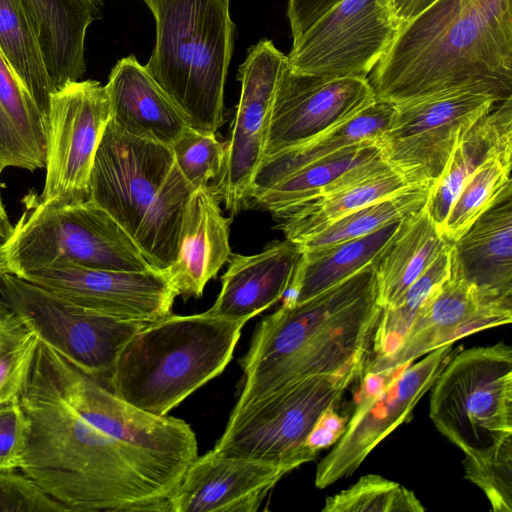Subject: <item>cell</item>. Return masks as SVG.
I'll return each instance as SVG.
<instances>
[{"instance_id": "cell-1", "label": "cell", "mask_w": 512, "mask_h": 512, "mask_svg": "<svg viewBox=\"0 0 512 512\" xmlns=\"http://www.w3.org/2000/svg\"><path fill=\"white\" fill-rule=\"evenodd\" d=\"M19 401L28 421L19 470L65 511L169 512L180 479L84 416L60 384L40 340Z\"/></svg>"}, {"instance_id": "cell-2", "label": "cell", "mask_w": 512, "mask_h": 512, "mask_svg": "<svg viewBox=\"0 0 512 512\" xmlns=\"http://www.w3.org/2000/svg\"><path fill=\"white\" fill-rule=\"evenodd\" d=\"M394 105L457 91L512 98V0H437L401 25L368 76Z\"/></svg>"}, {"instance_id": "cell-3", "label": "cell", "mask_w": 512, "mask_h": 512, "mask_svg": "<svg viewBox=\"0 0 512 512\" xmlns=\"http://www.w3.org/2000/svg\"><path fill=\"white\" fill-rule=\"evenodd\" d=\"M381 310L373 263L307 301H285L257 325L240 360L234 409L309 377L360 379Z\"/></svg>"}, {"instance_id": "cell-4", "label": "cell", "mask_w": 512, "mask_h": 512, "mask_svg": "<svg viewBox=\"0 0 512 512\" xmlns=\"http://www.w3.org/2000/svg\"><path fill=\"white\" fill-rule=\"evenodd\" d=\"M194 190L169 146L131 136L109 119L93 162L89 200L128 233L152 268L164 272L175 260Z\"/></svg>"}, {"instance_id": "cell-5", "label": "cell", "mask_w": 512, "mask_h": 512, "mask_svg": "<svg viewBox=\"0 0 512 512\" xmlns=\"http://www.w3.org/2000/svg\"><path fill=\"white\" fill-rule=\"evenodd\" d=\"M248 321L206 311L149 322L125 344L106 385L137 408L166 416L224 371Z\"/></svg>"}, {"instance_id": "cell-6", "label": "cell", "mask_w": 512, "mask_h": 512, "mask_svg": "<svg viewBox=\"0 0 512 512\" xmlns=\"http://www.w3.org/2000/svg\"><path fill=\"white\" fill-rule=\"evenodd\" d=\"M156 41L145 65L189 127L215 134L224 121V88L235 25L230 0H143Z\"/></svg>"}, {"instance_id": "cell-7", "label": "cell", "mask_w": 512, "mask_h": 512, "mask_svg": "<svg viewBox=\"0 0 512 512\" xmlns=\"http://www.w3.org/2000/svg\"><path fill=\"white\" fill-rule=\"evenodd\" d=\"M2 249L7 273L19 277L60 264L154 269L128 233L91 200L60 207L32 202Z\"/></svg>"}, {"instance_id": "cell-8", "label": "cell", "mask_w": 512, "mask_h": 512, "mask_svg": "<svg viewBox=\"0 0 512 512\" xmlns=\"http://www.w3.org/2000/svg\"><path fill=\"white\" fill-rule=\"evenodd\" d=\"M430 390V419L463 453L512 434L509 345L500 342L453 354Z\"/></svg>"}, {"instance_id": "cell-9", "label": "cell", "mask_w": 512, "mask_h": 512, "mask_svg": "<svg viewBox=\"0 0 512 512\" xmlns=\"http://www.w3.org/2000/svg\"><path fill=\"white\" fill-rule=\"evenodd\" d=\"M354 376L302 379L233 409L214 452L275 463L290 471L313 461L304 442L321 413L336 407Z\"/></svg>"}, {"instance_id": "cell-10", "label": "cell", "mask_w": 512, "mask_h": 512, "mask_svg": "<svg viewBox=\"0 0 512 512\" xmlns=\"http://www.w3.org/2000/svg\"><path fill=\"white\" fill-rule=\"evenodd\" d=\"M453 354V344H447L393 370L364 371L344 433L317 465L316 487L324 489L352 475L382 440L408 421Z\"/></svg>"}, {"instance_id": "cell-11", "label": "cell", "mask_w": 512, "mask_h": 512, "mask_svg": "<svg viewBox=\"0 0 512 512\" xmlns=\"http://www.w3.org/2000/svg\"><path fill=\"white\" fill-rule=\"evenodd\" d=\"M0 295L40 340L105 384L125 344L149 323L88 309L10 273L1 279Z\"/></svg>"}, {"instance_id": "cell-12", "label": "cell", "mask_w": 512, "mask_h": 512, "mask_svg": "<svg viewBox=\"0 0 512 512\" xmlns=\"http://www.w3.org/2000/svg\"><path fill=\"white\" fill-rule=\"evenodd\" d=\"M43 345L60 384L84 416L122 445L181 480L198 457L196 435L189 424L137 408L50 345Z\"/></svg>"}, {"instance_id": "cell-13", "label": "cell", "mask_w": 512, "mask_h": 512, "mask_svg": "<svg viewBox=\"0 0 512 512\" xmlns=\"http://www.w3.org/2000/svg\"><path fill=\"white\" fill-rule=\"evenodd\" d=\"M496 103L483 93L457 91L397 104L377 145L409 186H431L460 139Z\"/></svg>"}, {"instance_id": "cell-14", "label": "cell", "mask_w": 512, "mask_h": 512, "mask_svg": "<svg viewBox=\"0 0 512 512\" xmlns=\"http://www.w3.org/2000/svg\"><path fill=\"white\" fill-rule=\"evenodd\" d=\"M109 119L106 89L96 80L72 81L51 94L40 204L60 207L89 200L93 162Z\"/></svg>"}, {"instance_id": "cell-15", "label": "cell", "mask_w": 512, "mask_h": 512, "mask_svg": "<svg viewBox=\"0 0 512 512\" xmlns=\"http://www.w3.org/2000/svg\"><path fill=\"white\" fill-rule=\"evenodd\" d=\"M399 27L391 0H340L293 40L288 66L320 77L368 79Z\"/></svg>"}, {"instance_id": "cell-16", "label": "cell", "mask_w": 512, "mask_h": 512, "mask_svg": "<svg viewBox=\"0 0 512 512\" xmlns=\"http://www.w3.org/2000/svg\"><path fill=\"white\" fill-rule=\"evenodd\" d=\"M287 66V55L271 40L263 39L249 48L238 69L240 99L225 146L224 164L212 188L231 213L246 208L252 200L275 93Z\"/></svg>"}, {"instance_id": "cell-17", "label": "cell", "mask_w": 512, "mask_h": 512, "mask_svg": "<svg viewBox=\"0 0 512 512\" xmlns=\"http://www.w3.org/2000/svg\"><path fill=\"white\" fill-rule=\"evenodd\" d=\"M375 99L368 79L320 77L287 66L275 93L262 159L324 135Z\"/></svg>"}, {"instance_id": "cell-18", "label": "cell", "mask_w": 512, "mask_h": 512, "mask_svg": "<svg viewBox=\"0 0 512 512\" xmlns=\"http://www.w3.org/2000/svg\"><path fill=\"white\" fill-rule=\"evenodd\" d=\"M20 277L88 309L136 321L153 322L171 315L177 297L166 274L156 269L120 271L60 264Z\"/></svg>"}, {"instance_id": "cell-19", "label": "cell", "mask_w": 512, "mask_h": 512, "mask_svg": "<svg viewBox=\"0 0 512 512\" xmlns=\"http://www.w3.org/2000/svg\"><path fill=\"white\" fill-rule=\"evenodd\" d=\"M511 320L512 300L485 298L475 286L450 271L427 297L397 351L385 360L366 363L364 371L393 370L441 346Z\"/></svg>"}, {"instance_id": "cell-20", "label": "cell", "mask_w": 512, "mask_h": 512, "mask_svg": "<svg viewBox=\"0 0 512 512\" xmlns=\"http://www.w3.org/2000/svg\"><path fill=\"white\" fill-rule=\"evenodd\" d=\"M289 472L275 463L210 450L185 471L169 498V512H255Z\"/></svg>"}, {"instance_id": "cell-21", "label": "cell", "mask_w": 512, "mask_h": 512, "mask_svg": "<svg viewBox=\"0 0 512 512\" xmlns=\"http://www.w3.org/2000/svg\"><path fill=\"white\" fill-rule=\"evenodd\" d=\"M230 219L209 186L196 188L184 209L176 257L164 271L176 296L200 297L229 260Z\"/></svg>"}, {"instance_id": "cell-22", "label": "cell", "mask_w": 512, "mask_h": 512, "mask_svg": "<svg viewBox=\"0 0 512 512\" xmlns=\"http://www.w3.org/2000/svg\"><path fill=\"white\" fill-rule=\"evenodd\" d=\"M110 120L127 134L171 147L188 124L145 65L120 59L105 85Z\"/></svg>"}, {"instance_id": "cell-23", "label": "cell", "mask_w": 512, "mask_h": 512, "mask_svg": "<svg viewBox=\"0 0 512 512\" xmlns=\"http://www.w3.org/2000/svg\"><path fill=\"white\" fill-rule=\"evenodd\" d=\"M302 256L289 240L277 241L254 255H233L209 313L250 320L277 303L291 286Z\"/></svg>"}, {"instance_id": "cell-24", "label": "cell", "mask_w": 512, "mask_h": 512, "mask_svg": "<svg viewBox=\"0 0 512 512\" xmlns=\"http://www.w3.org/2000/svg\"><path fill=\"white\" fill-rule=\"evenodd\" d=\"M451 272L485 298L512 300V191L451 243Z\"/></svg>"}, {"instance_id": "cell-25", "label": "cell", "mask_w": 512, "mask_h": 512, "mask_svg": "<svg viewBox=\"0 0 512 512\" xmlns=\"http://www.w3.org/2000/svg\"><path fill=\"white\" fill-rule=\"evenodd\" d=\"M54 91L85 73V39L103 0H24Z\"/></svg>"}, {"instance_id": "cell-26", "label": "cell", "mask_w": 512, "mask_h": 512, "mask_svg": "<svg viewBox=\"0 0 512 512\" xmlns=\"http://www.w3.org/2000/svg\"><path fill=\"white\" fill-rule=\"evenodd\" d=\"M502 154H512V98L496 103L466 132L430 186L425 207L440 232L466 181L486 160Z\"/></svg>"}, {"instance_id": "cell-27", "label": "cell", "mask_w": 512, "mask_h": 512, "mask_svg": "<svg viewBox=\"0 0 512 512\" xmlns=\"http://www.w3.org/2000/svg\"><path fill=\"white\" fill-rule=\"evenodd\" d=\"M448 243L425 206L403 218L394 237L373 262L378 304L382 308L393 305Z\"/></svg>"}, {"instance_id": "cell-28", "label": "cell", "mask_w": 512, "mask_h": 512, "mask_svg": "<svg viewBox=\"0 0 512 512\" xmlns=\"http://www.w3.org/2000/svg\"><path fill=\"white\" fill-rule=\"evenodd\" d=\"M395 105L375 99L356 116L337 128L294 147L262 159L253 180L252 200L298 169L343 148L375 142L390 127Z\"/></svg>"}, {"instance_id": "cell-29", "label": "cell", "mask_w": 512, "mask_h": 512, "mask_svg": "<svg viewBox=\"0 0 512 512\" xmlns=\"http://www.w3.org/2000/svg\"><path fill=\"white\" fill-rule=\"evenodd\" d=\"M402 219L389 222L380 229L358 238L323 248L302 250L285 300L298 304L341 283L372 264L389 244Z\"/></svg>"}, {"instance_id": "cell-30", "label": "cell", "mask_w": 512, "mask_h": 512, "mask_svg": "<svg viewBox=\"0 0 512 512\" xmlns=\"http://www.w3.org/2000/svg\"><path fill=\"white\" fill-rule=\"evenodd\" d=\"M46 120L0 52V176L45 168Z\"/></svg>"}, {"instance_id": "cell-31", "label": "cell", "mask_w": 512, "mask_h": 512, "mask_svg": "<svg viewBox=\"0 0 512 512\" xmlns=\"http://www.w3.org/2000/svg\"><path fill=\"white\" fill-rule=\"evenodd\" d=\"M409 186L390 166L342 185L289 211L281 228L300 245L352 211Z\"/></svg>"}, {"instance_id": "cell-32", "label": "cell", "mask_w": 512, "mask_h": 512, "mask_svg": "<svg viewBox=\"0 0 512 512\" xmlns=\"http://www.w3.org/2000/svg\"><path fill=\"white\" fill-rule=\"evenodd\" d=\"M382 155L375 142L343 148L287 175L254 201L277 217L340 186L352 169Z\"/></svg>"}, {"instance_id": "cell-33", "label": "cell", "mask_w": 512, "mask_h": 512, "mask_svg": "<svg viewBox=\"0 0 512 512\" xmlns=\"http://www.w3.org/2000/svg\"><path fill=\"white\" fill-rule=\"evenodd\" d=\"M0 52L46 120L54 88L24 0H0Z\"/></svg>"}, {"instance_id": "cell-34", "label": "cell", "mask_w": 512, "mask_h": 512, "mask_svg": "<svg viewBox=\"0 0 512 512\" xmlns=\"http://www.w3.org/2000/svg\"><path fill=\"white\" fill-rule=\"evenodd\" d=\"M430 186H407L343 216L300 245L313 250L368 235L389 222L403 219L426 205Z\"/></svg>"}, {"instance_id": "cell-35", "label": "cell", "mask_w": 512, "mask_h": 512, "mask_svg": "<svg viewBox=\"0 0 512 512\" xmlns=\"http://www.w3.org/2000/svg\"><path fill=\"white\" fill-rule=\"evenodd\" d=\"M450 271L451 243H448L432 265L393 305L382 308L367 363L385 360L397 351L427 297L449 276Z\"/></svg>"}, {"instance_id": "cell-36", "label": "cell", "mask_w": 512, "mask_h": 512, "mask_svg": "<svg viewBox=\"0 0 512 512\" xmlns=\"http://www.w3.org/2000/svg\"><path fill=\"white\" fill-rule=\"evenodd\" d=\"M511 157L512 154H502L489 158L466 181L441 229L448 242L457 241L481 215L512 191Z\"/></svg>"}, {"instance_id": "cell-37", "label": "cell", "mask_w": 512, "mask_h": 512, "mask_svg": "<svg viewBox=\"0 0 512 512\" xmlns=\"http://www.w3.org/2000/svg\"><path fill=\"white\" fill-rule=\"evenodd\" d=\"M415 493L377 474H366L325 499L323 512H423Z\"/></svg>"}, {"instance_id": "cell-38", "label": "cell", "mask_w": 512, "mask_h": 512, "mask_svg": "<svg viewBox=\"0 0 512 512\" xmlns=\"http://www.w3.org/2000/svg\"><path fill=\"white\" fill-rule=\"evenodd\" d=\"M464 477L480 488L495 512H512V434L464 453Z\"/></svg>"}, {"instance_id": "cell-39", "label": "cell", "mask_w": 512, "mask_h": 512, "mask_svg": "<svg viewBox=\"0 0 512 512\" xmlns=\"http://www.w3.org/2000/svg\"><path fill=\"white\" fill-rule=\"evenodd\" d=\"M39 340L37 333L12 313L0 322V405L19 397Z\"/></svg>"}, {"instance_id": "cell-40", "label": "cell", "mask_w": 512, "mask_h": 512, "mask_svg": "<svg viewBox=\"0 0 512 512\" xmlns=\"http://www.w3.org/2000/svg\"><path fill=\"white\" fill-rule=\"evenodd\" d=\"M226 142L215 134L187 127L173 142L171 150L180 172L194 189L217 179L225 159Z\"/></svg>"}, {"instance_id": "cell-41", "label": "cell", "mask_w": 512, "mask_h": 512, "mask_svg": "<svg viewBox=\"0 0 512 512\" xmlns=\"http://www.w3.org/2000/svg\"><path fill=\"white\" fill-rule=\"evenodd\" d=\"M65 509L19 469L0 471V512H61Z\"/></svg>"}, {"instance_id": "cell-42", "label": "cell", "mask_w": 512, "mask_h": 512, "mask_svg": "<svg viewBox=\"0 0 512 512\" xmlns=\"http://www.w3.org/2000/svg\"><path fill=\"white\" fill-rule=\"evenodd\" d=\"M27 434L28 421L19 397L0 405V471L19 469Z\"/></svg>"}, {"instance_id": "cell-43", "label": "cell", "mask_w": 512, "mask_h": 512, "mask_svg": "<svg viewBox=\"0 0 512 512\" xmlns=\"http://www.w3.org/2000/svg\"><path fill=\"white\" fill-rule=\"evenodd\" d=\"M348 419L338 414L335 407L325 409L306 437V451L316 458L319 451L333 446L344 433Z\"/></svg>"}, {"instance_id": "cell-44", "label": "cell", "mask_w": 512, "mask_h": 512, "mask_svg": "<svg viewBox=\"0 0 512 512\" xmlns=\"http://www.w3.org/2000/svg\"><path fill=\"white\" fill-rule=\"evenodd\" d=\"M340 0H289L287 16L293 40Z\"/></svg>"}, {"instance_id": "cell-45", "label": "cell", "mask_w": 512, "mask_h": 512, "mask_svg": "<svg viewBox=\"0 0 512 512\" xmlns=\"http://www.w3.org/2000/svg\"><path fill=\"white\" fill-rule=\"evenodd\" d=\"M437 0H391L394 15L400 26L412 20Z\"/></svg>"}, {"instance_id": "cell-46", "label": "cell", "mask_w": 512, "mask_h": 512, "mask_svg": "<svg viewBox=\"0 0 512 512\" xmlns=\"http://www.w3.org/2000/svg\"><path fill=\"white\" fill-rule=\"evenodd\" d=\"M13 231L14 226L9 220L0 195V247L7 243L12 236Z\"/></svg>"}, {"instance_id": "cell-47", "label": "cell", "mask_w": 512, "mask_h": 512, "mask_svg": "<svg viewBox=\"0 0 512 512\" xmlns=\"http://www.w3.org/2000/svg\"><path fill=\"white\" fill-rule=\"evenodd\" d=\"M5 273H7L5 256L2 247H0V284L1 279ZM9 314L10 312L4 306L0 295V322L3 321L6 317H8Z\"/></svg>"}]
</instances>
